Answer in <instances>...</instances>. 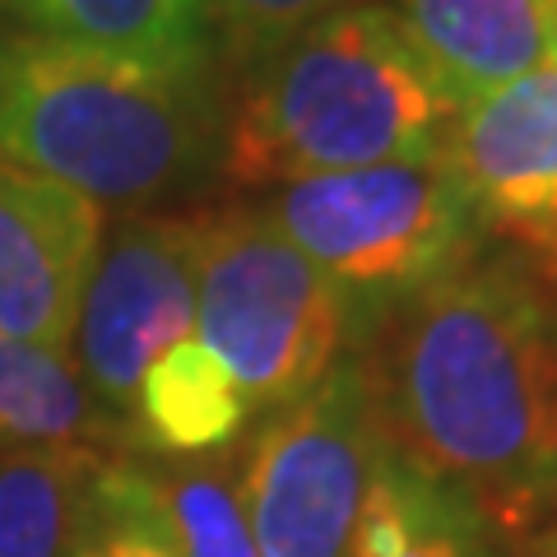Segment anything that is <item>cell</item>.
<instances>
[{"mask_svg":"<svg viewBox=\"0 0 557 557\" xmlns=\"http://www.w3.org/2000/svg\"><path fill=\"white\" fill-rule=\"evenodd\" d=\"M102 233L98 200L0 159V335L70 348Z\"/></svg>","mask_w":557,"mask_h":557,"instance_id":"9","label":"cell"},{"mask_svg":"<svg viewBox=\"0 0 557 557\" xmlns=\"http://www.w3.org/2000/svg\"><path fill=\"white\" fill-rule=\"evenodd\" d=\"M368 311L256 205L200 214L196 335L233 372L251 413L302 399L354 354Z\"/></svg>","mask_w":557,"mask_h":557,"instance_id":"4","label":"cell"},{"mask_svg":"<svg viewBox=\"0 0 557 557\" xmlns=\"http://www.w3.org/2000/svg\"><path fill=\"white\" fill-rule=\"evenodd\" d=\"M112 450L14 446L0 450V557H70L94 511Z\"/></svg>","mask_w":557,"mask_h":557,"instance_id":"15","label":"cell"},{"mask_svg":"<svg viewBox=\"0 0 557 557\" xmlns=\"http://www.w3.org/2000/svg\"><path fill=\"white\" fill-rule=\"evenodd\" d=\"M20 33L121 51L168 65H209L214 28L205 0H0Z\"/></svg>","mask_w":557,"mask_h":557,"instance_id":"14","label":"cell"},{"mask_svg":"<svg viewBox=\"0 0 557 557\" xmlns=\"http://www.w3.org/2000/svg\"><path fill=\"white\" fill-rule=\"evenodd\" d=\"M344 5H358V0H205V14L214 38H223L233 57L251 61Z\"/></svg>","mask_w":557,"mask_h":557,"instance_id":"18","label":"cell"},{"mask_svg":"<svg viewBox=\"0 0 557 557\" xmlns=\"http://www.w3.org/2000/svg\"><path fill=\"white\" fill-rule=\"evenodd\" d=\"M14 446H131L126 423L102 405L70 348L0 335V450Z\"/></svg>","mask_w":557,"mask_h":557,"instance_id":"12","label":"cell"},{"mask_svg":"<svg viewBox=\"0 0 557 557\" xmlns=\"http://www.w3.org/2000/svg\"><path fill=\"white\" fill-rule=\"evenodd\" d=\"M456 112L460 102L418 57L399 14L358 0L247 61L219 172L256 190L432 159Z\"/></svg>","mask_w":557,"mask_h":557,"instance_id":"3","label":"cell"},{"mask_svg":"<svg viewBox=\"0 0 557 557\" xmlns=\"http://www.w3.org/2000/svg\"><path fill=\"white\" fill-rule=\"evenodd\" d=\"M442 159L474 205L483 237L507 242L520 265L557 293V65L465 102Z\"/></svg>","mask_w":557,"mask_h":557,"instance_id":"8","label":"cell"},{"mask_svg":"<svg viewBox=\"0 0 557 557\" xmlns=\"http://www.w3.org/2000/svg\"><path fill=\"white\" fill-rule=\"evenodd\" d=\"M395 14L460 108L557 65V0H395Z\"/></svg>","mask_w":557,"mask_h":557,"instance_id":"10","label":"cell"},{"mask_svg":"<svg viewBox=\"0 0 557 557\" xmlns=\"http://www.w3.org/2000/svg\"><path fill=\"white\" fill-rule=\"evenodd\" d=\"M223 112L209 65H168L38 33H0V159L153 209L219 172Z\"/></svg>","mask_w":557,"mask_h":557,"instance_id":"2","label":"cell"},{"mask_svg":"<svg viewBox=\"0 0 557 557\" xmlns=\"http://www.w3.org/2000/svg\"><path fill=\"white\" fill-rule=\"evenodd\" d=\"M525 557H557V516L548 520L544 530H534V534H530Z\"/></svg>","mask_w":557,"mask_h":557,"instance_id":"19","label":"cell"},{"mask_svg":"<svg viewBox=\"0 0 557 557\" xmlns=\"http://www.w3.org/2000/svg\"><path fill=\"white\" fill-rule=\"evenodd\" d=\"M391 456L456 487L502 539L557 516V293L469 256L376 307L354 348Z\"/></svg>","mask_w":557,"mask_h":557,"instance_id":"1","label":"cell"},{"mask_svg":"<svg viewBox=\"0 0 557 557\" xmlns=\"http://www.w3.org/2000/svg\"><path fill=\"white\" fill-rule=\"evenodd\" d=\"M247 413V399L219 354L200 335H186L163 348L139 381L131 405V446L159 450L163 460L219 456L237 442Z\"/></svg>","mask_w":557,"mask_h":557,"instance_id":"11","label":"cell"},{"mask_svg":"<svg viewBox=\"0 0 557 557\" xmlns=\"http://www.w3.org/2000/svg\"><path fill=\"white\" fill-rule=\"evenodd\" d=\"M493 539L497 530L474 502L418 474L381 442L348 557H493Z\"/></svg>","mask_w":557,"mask_h":557,"instance_id":"13","label":"cell"},{"mask_svg":"<svg viewBox=\"0 0 557 557\" xmlns=\"http://www.w3.org/2000/svg\"><path fill=\"white\" fill-rule=\"evenodd\" d=\"M145 483L182 557H260L237 497V469L223 456L145 465Z\"/></svg>","mask_w":557,"mask_h":557,"instance_id":"16","label":"cell"},{"mask_svg":"<svg viewBox=\"0 0 557 557\" xmlns=\"http://www.w3.org/2000/svg\"><path fill=\"white\" fill-rule=\"evenodd\" d=\"M256 209L368 317L483 251L474 205L442 153L288 182Z\"/></svg>","mask_w":557,"mask_h":557,"instance_id":"5","label":"cell"},{"mask_svg":"<svg viewBox=\"0 0 557 557\" xmlns=\"http://www.w3.org/2000/svg\"><path fill=\"white\" fill-rule=\"evenodd\" d=\"M70 557H182L145 483V460L112 456L98 479L94 511Z\"/></svg>","mask_w":557,"mask_h":557,"instance_id":"17","label":"cell"},{"mask_svg":"<svg viewBox=\"0 0 557 557\" xmlns=\"http://www.w3.org/2000/svg\"><path fill=\"white\" fill-rule=\"evenodd\" d=\"M196 302L200 214L135 209L112 223V233H102L70 354L126 432L149 362L196 335Z\"/></svg>","mask_w":557,"mask_h":557,"instance_id":"7","label":"cell"},{"mask_svg":"<svg viewBox=\"0 0 557 557\" xmlns=\"http://www.w3.org/2000/svg\"><path fill=\"white\" fill-rule=\"evenodd\" d=\"M381 456V432L358 358L317 391L270 409L247 437L237 497L260 557H348Z\"/></svg>","mask_w":557,"mask_h":557,"instance_id":"6","label":"cell"}]
</instances>
